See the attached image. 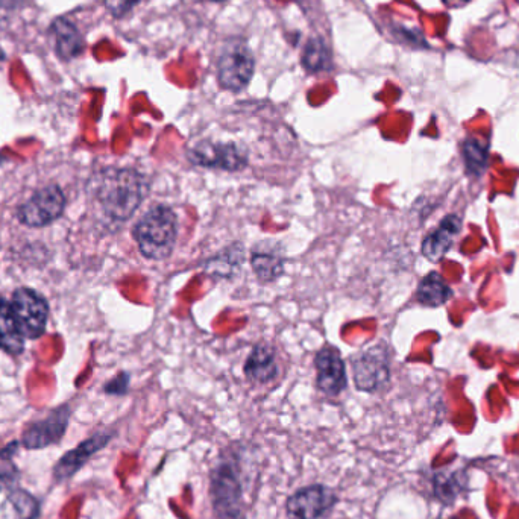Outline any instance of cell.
<instances>
[{"label":"cell","instance_id":"obj_1","mask_svg":"<svg viewBox=\"0 0 519 519\" xmlns=\"http://www.w3.org/2000/svg\"><path fill=\"white\" fill-rule=\"evenodd\" d=\"M89 192L110 224H125L148 196L149 180L133 167H105L93 175Z\"/></svg>","mask_w":519,"mask_h":519},{"label":"cell","instance_id":"obj_2","mask_svg":"<svg viewBox=\"0 0 519 519\" xmlns=\"http://www.w3.org/2000/svg\"><path fill=\"white\" fill-rule=\"evenodd\" d=\"M210 498L218 519H246L245 485L240 457L222 453L210 471Z\"/></svg>","mask_w":519,"mask_h":519},{"label":"cell","instance_id":"obj_3","mask_svg":"<svg viewBox=\"0 0 519 519\" xmlns=\"http://www.w3.org/2000/svg\"><path fill=\"white\" fill-rule=\"evenodd\" d=\"M134 242L140 254L164 262L173 254L178 240V216L170 205L155 204L134 224Z\"/></svg>","mask_w":519,"mask_h":519},{"label":"cell","instance_id":"obj_4","mask_svg":"<svg viewBox=\"0 0 519 519\" xmlns=\"http://www.w3.org/2000/svg\"><path fill=\"white\" fill-rule=\"evenodd\" d=\"M218 81L222 89L239 93L248 87L254 76L255 58L243 38H228L219 52Z\"/></svg>","mask_w":519,"mask_h":519},{"label":"cell","instance_id":"obj_5","mask_svg":"<svg viewBox=\"0 0 519 519\" xmlns=\"http://www.w3.org/2000/svg\"><path fill=\"white\" fill-rule=\"evenodd\" d=\"M186 157L193 166L224 172H240L249 164L248 149L236 142L201 140L189 148Z\"/></svg>","mask_w":519,"mask_h":519},{"label":"cell","instance_id":"obj_6","mask_svg":"<svg viewBox=\"0 0 519 519\" xmlns=\"http://www.w3.org/2000/svg\"><path fill=\"white\" fill-rule=\"evenodd\" d=\"M17 327L25 339H40L48 327L49 302L37 290L19 287L10 299Z\"/></svg>","mask_w":519,"mask_h":519},{"label":"cell","instance_id":"obj_7","mask_svg":"<svg viewBox=\"0 0 519 519\" xmlns=\"http://www.w3.org/2000/svg\"><path fill=\"white\" fill-rule=\"evenodd\" d=\"M67 199L57 184L41 187L34 195L17 208L20 224L29 228H45L63 216Z\"/></svg>","mask_w":519,"mask_h":519},{"label":"cell","instance_id":"obj_8","mask_svg":"<svg viewBox=\"0 0 519 519\" xmlns=\"http://www.w3.org/2000/svg\"><path fill=\"white\" fill-rule=\"evenodd\" d=\"M354 384L360 392L375 394L391 381V357L384 345H374L351 357Z\"/></svg>","mask_w":519,"mask_h":519},{"label":"cell","instance_id":"obj_9","mask_svg":"<svg viewBox=\"0 0 519 519\" xmlns=\"http://www.w3.org/2000/svg\"><path fill=\"white\" fill-rule=\"evenodd\" d=\"M336 504L333 489L324 485L306 486L287 498L286 515L289 519H322Z\"/></svg>","mask_w":519,"mask_h":519},{"label":"cell","instance_id":"obj_10","mask_svg":"<svg viewBox=\"0 0 519 519\" xmlns=\"http://www.w3.org/2000/svg\"><path fill=\"white\" fill-rule=\"evenodd\" d=\"M70 407L61 406L52 410L45 419L32 422L23 431L22 445L26 450H43L58 444L63 439L70 421Z\"/></svg>","mask_w":519,"mask_h":519},{"label":"cell","instance_id":"obj_11","mask_svg":"<svg viewBox=\"0 0 519 519\" xmlns=\"http://www.w3.org/2000/svg\"><path fill=\"white\" fill-rule=\"evenodd\" d=\"M316 387L327 397H339L348 387V375L340 351L327 345L316 353Z\"/></svg>","mask_w":519,"mask_h":519},{"label":"cell","instance_id":"obj_12","mask_svg":"<svg viewBox=\"0 0 519 519\" xmlns=\"http://www.w3.org/2000/svg\"><path fill=\"white\" fill-rule=\"evenodd\" d=\"M48 37L51 38L52 48L58 60L70 63L84 54L87 49L84 35L78 26L66 16L55 17L48 28Z\"/></svg>","mask_w":519,"mask_h":519},{"label":"cell","instance_id":"obj_13","mask_svg":"<svg viewBox=\"0 0 519 519\" xmlns=\"http://www.w3.org/2000/svg\"><path fill=\"white\" fill-rule=\"evenodd\" d=\"M252 271L262 284L274 283L284 275V248L275 240L255 243L249 255Z\"/></svg>","mask_w":519,"mask_h":519},{"label":"cell","instance_id":"obj_14","mask_svg":"<svg viewBox=\"0 0 519 519\" xmlns=\"http://www.w3.org/2000/svg\"><path fill=\"white\" fill-rule=\"evenodd\" d=\"M113 436V431H99L96 435L90 436L89 439H85L84 442H81L75 450L67 451V453L61 457L60 462L55 465V479H57L58 482L69 480L70 477H73L96 453L104 450L108 442L113 439Z\"/></svg>","mask_w":519,"mask_h":519},{"label":"cell","instance_id":"obj_15","mask_svg":"<svg viewBox=\"0 0 519 519\" xmlns=\"http://www.w3.org/2000/svg\"><path fill=\"white\" fill-rule=\"evenodd\" d=\"M243 374L252 384H269L277 380L280 366L274 346L266 342L257 343L245 360Z\"/></svg>","mask_w":519,"mask_h":519},{"label":"cell","instance_id":"obj_16","mask_svg":"<svg viewBox=\"0 0 519 519\" xmlns=\"http://www.w3.org/2000/svg\"><path fill=\"white\" fill-rule=\"evenodd\" d=\"M246 260V249L242 243H233L222 249L221 252L208 258L205 262L204 269L208 275L213 278H221V280H231L239 274L243 263Z\"/></svg>","mask_w":519,"mask_h":519},{"label":"cell","instance_id":"obj_17","mask_svg":"<svg viewBox=\"0 0 519 519\" xmlns=\"http://www.w3.org/2000/svg\"><path fill=\"white\" fill-rule=\"evenodd\" d=\"M460 231V221L456 216H447L444 221L439 224L435 231H431L424 242H422V254L427 257L430 262H439L444 255L450 251L453 245L454 237Z\"/></svg>","mask_w":519,"mask_h":519},{"label":"cell","instance_id":"obj_18","mask_svg":"<svg viewBox=\"0 0 519 519\" xmlns=\"http://www.w3.org/2000/svg\"><path fill=\"white\" fill-rule=\"evenodd\" d=\"M25 340L17 327L10 301L0 298V350L10 356H20L25 353Z\"/></svg>","mask_w":519,"mask_h":519},{"label":"cell","instance_id":"obj_19","mask_svg":"<svg viewBox=\"0 0 519 519\" xmlns=\"http://www.w3.org/2000/svg\"><path fill=\"white\" fill-rule=\"evenodd\" d=\"M40 504L29 492L14 489L0 504V519H37Z\"/></svg>","mask_w":519,"mask_h":519},{"label":"cell","instance_id":"obj_20","mask_svg":"<svg viewBox=\"0 0 519 519\" xmlns=\"http://www.w3.org/2000/svg\"><path fill=\"white\" fill-rule=\"evenodd\" d=\"M451 296H453V290L438 272H431L427 277L422 278L418 290H416V298L422 306L427 307L444 306Z\"/></svg>","mask_w":519,"mask_h":519},{"label":"cell","instance_id":"obj_21","mask_svg":"<svg viewBox=\"0 0 519 519\" xmlns=\"http://www.w3.org/2000/svg\"><path fill=\"white\" fill-rule=\"evenodd\" d=\"M301 63L309 73L330 72L333 69V55L324 38H309L302 51Z\"/></svg>","mask_w":519,"mask_h":519},{"label":"cell","instance_id":"obj_22","mask_svg":"<svg viewBox=\"0 0 519 519\" xmlns=\"http://www.w3.org/2000/svg\"><path fill=\"white\" fill-rule=\"evenodd\" d=\"M488 146L479 139H468L463 142V157H465L466 166L475 173H480L485 170L488 164Z\"/></svg>","mask_w":519,"mask_h":519},{"label":"cell","instance_id":"obj_23","mask_svg":"<svg viewBox=\"0 0 519 519\" xmlns=\"http://www.w3.org/2000/svg\"><path fill=\"white\" fill-rule=\"evenodd\" d=\"M16 450L17 442H13L0 451V491L10 488L19 479V472L13 463V454L16 453Z\"/></svg>","mask_w":519,"mask_h":519},{"label":"cell","instance_id":"obj_24","mask_svg":"<svg viewBox=\"0 0 519 519\" xmlns=\"http://www.w3.org/2000/svg\"><path fill=\"white\" fill-rule=\"evenodd\" d=\"M129 383H131V375L129 372H119L116 377L111 378L104 386V392L111 397H123L128 394Z\"/></svg>","mask_w":519,"mask_h":519},{"label":"cell","instance_id":"obj_25","mask_svg":"<svg viewBox=\"0 0 519 519\" xmlns=\"http://www.w3.org/2000/svg\"><path fill=\"white\" fill-rule=\"evenodd\" d=\"M143 2L145 0H104V5L114 19H123Z\"/></svg>","mask_w":519,"mask_h":519},{"label":"cell","instance_id":"obj_26","mask_svg":"<svg viewBox=\"0 0 519 519\" xmlns=\"http://www.w3.org/2000/svg\"><path fill=\"white\" fill-rule=\"evenodd\" d=\"M442 2H444V5H447V7L460 8L465 7V5H468L472 0H442Z\"/></svg>","mask_w":519,"mask_h":519},{"label":"cell","instance_id":"obj_27","mask_svg":"<svg viewBox=\"0 0 519 519\" xmlns=\"http://www.w3.org/2000/svg\"><path fill=\"white\" fill-rule=\"evenodd\" d=\"M8 55L7 52L4 51V48L0 46V63H5L7 61Z\"/></svg>","mask_w":519,"mask_h":519},{"label":"cell","instance_id":"obj_28","mask_svg":"<svg viewBox=\"0 0 519 519\" xmlns=\"http://www.w3.org/2000/svg\"><path fill=\"white\" fill-rule=\"evenodd\" d=\"M211 2H216V4H221V2H227V0H211Z\"/></svg>","mask_w":519,"mask_h":519}]
</instances>
